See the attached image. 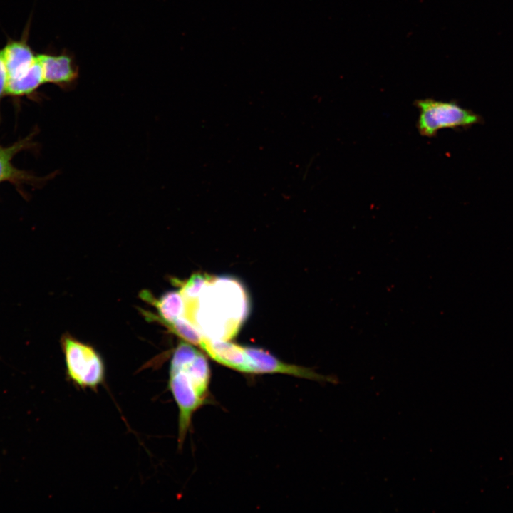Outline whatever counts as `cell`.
Returning <instances> with one entry per match:
<instances>
[{"label": "cell", "instance_id": "obj_1", "mask_svg": "<svg viewBox=\"0 0 513 513\" xmlns=\"http://www.w3.org/2000/svg\"><path fill=\"white\" fill-rule=\"evenodd\" d=\"M249 312L243 286L229 277H212L199 299L187 305L185 317L212 340L232 338Z\"/></svg>", "mask_w": 513, "mask_h": 513}, {"label": "cell", "instance_id": "obj_2", "mask_svg": "<svg viewBox=\"0 0 513 513\" xmlns=\"http://www.w3.org/2000/svg\"><path fill=\"white\" fill-rule=\"evenodd\" d=\"M211 370L205 356L186 341L174 350L167 388L178 409V446L182 447L195 413L209 400Z\"/></svg>", "mask_w": 513, "mask_h": 513}, {"label": "cell", "instance_id": "obj_3", "mask_svg": "<svg viewBox=\"0 0 513 513\" xmlns=\"http://www.w3.org/2000/svg\"><path fill=\"white\" fill-rule=\"evenodd\" d=\"M414 104L419 111L417 130L423 137H435L444 128L464 130L484 123L480 115L462 107L456 101L425 98L417 100Z\"/></svg>", "mask_w": 513, "mask_h": 513}, {"label": "cell", "instance_id": "obj_4", "mask_svg": "<svg viewBox=\"0 0 513 513\" xmlns=\"http://www.w3.org/2000/svg\"><path fill=\"white\" fill-rule=\"evenodd\" d=\"M62 348L67 377L76 388L96 390L105 383L103 360L92 346L67 336Z\"/></svg>", "mask_w": 513, "mask_h": 513}, {"label": "cell", "instance_id": "obj_5", "mask_svg": "<svg viewBox=\"0 0 513 513\" xmlns=\"http://www.w3.org/2000/svg\"><path fill=\"white\" fill-rule=\"evenodd\" d=\"M247 355V373H284L322 382H335L331 377L318 374L312 369L286 363L268 351L255 347H245Z\"/></svg>", "mask_w": 513, "mask_h": 513}, {"label": "cell", "instance_id": "obj_6", "mask_svg": "<svg viewBox=\"0 0 513 513\" xmlns=\"http://www.w3.org/2000/svg\"><path fill=\"white\" fill-rule=\"evenodd\" d=\"M44 83H51L66 89L74 86L78 78L79 69L73 55L67 51L53 54H38Z\"/></svg>", "mask_w": 513, "mask_h": 513}, {"label": "cell", "instance_id": "obj_7", "mask_svg": "<svg viewBox=\"0 0 513 513\" xmlns=\"http://www.w3.org/2000/svg\"><path fill=\"white\" fill-rule=\"evenodd\" d=\"M28 27H26L19 39H10L2 48L8 79L17 77L27 71L37 61L28 42Z\"/></svg>", "mask_w": 513, "mask_h": 513}, {"label": "cell", "instance_id": "obj_8", "mask_svg": "<svg viewBox=\"0 0 513 513\" xmlns=\"http://www.w3.org/2000/svg\"><path fill=\"white\" fill-rule=\"evenodd\" d=\"M200 346L217 363L247 373V355L245 346L224 340H212L206 337L203 338Z\"/></svg>", "mask_w": 513, "mask_h": 513}, {"label": "cell", "instance_id": "obj_9", "mask_svg": "<svg viewBox=\"0 0 513 513\" xmlns=\"http://www.w3.org/2000/svg\"><path fill=\"white\" fill-rule=\"evenodd\" d=\"M140 297L154 306L158 311L159 316H156L142 311L149 320L159 323L171 322L185 316L186 303L180 290L167 291L158 299L154 298L149 291H143Z\"/></svg>", "mask_w": 513, "mask_h": 513}, {"label": "cell", "instance_id": "obj_10", "mask_svg": "<svg viewBox=\"0 0 513 513\" xmlns=\"http://www.w3.org/2000/svg\"><path fill=\"white\" fill-rule=\"evenodd\" d=\"M43 83V70L38 57L36 63L27 71L8 79L6 93L12 95L29 94Z\"/></svg>", "mask_w": 513, "mask_h": 513}, {"label": "cell", "instance_id": "obj_11", "mask_svg": "<svg viewBox=\"0 0 513 513\" xmlns=\"http://www.w3.org/2000/svg\"><path fill=\"white\" fill-rule=\"evenodd\" d=\"M185 341L200 346L204 337L200 330L189 318L182 316L171 322H160Z\"/></svg>", "mask_w": 513, "mask_h": 513}, {"label": "cell", "instance_id": "obj_12", "mask_svg": "<svg viewBox=\"0 0 513 513\" xmlns=\"http://www.w3.org/2000/svg\"><path fill=\"white\" fill-rule=\"evenodd\" d=\"M212 276L204 273L193 274L180 285V291L186 302L197 300Z\"/></svg>", "mask_w": 513, "mask_h": 513}, {"label": "cell", "instance_id": "obj_13", "mask_svg": "<svg viewBox=\"0 0 513 513\" xmlns=\"http://www.w3.org/2000/svg\"><path fill=\"white\" fill-rule=\"evenodd\" d=\"M24 144L17 143L7 148H0V182L17 176V171L13 167L11 160Z\"/></svg>", "mask_w": 513, "mask_h": 513}, {"label": "cell", "instance_id": "obj_14", "mask_svg": "<svg viewBox=\"0 0 513 513\" xmlns=\"http://www.w3.org/2000/svg\"><path fill=\"white\" fill-rule=\"evenodd\" d=\"M8 73L4 59L2 49H0V98L6 93Z\"/></svg>", "mask_w": 513, "mask_h": 513}]
</instances>
